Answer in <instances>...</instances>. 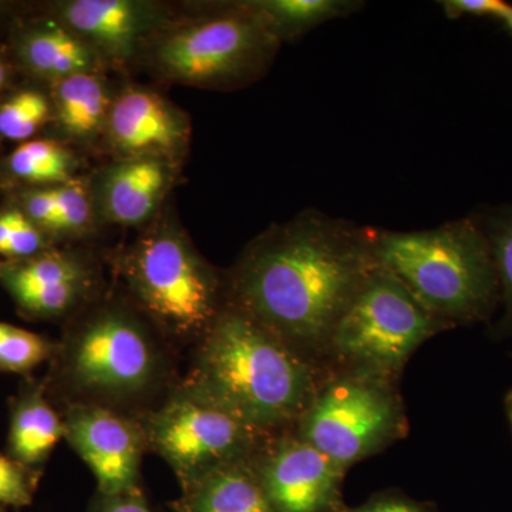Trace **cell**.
I'll list each match as a JSON object with an SVG mask.
<instances>
[{"label":"cell","instance_id":"obj_19","mask_svg":"<svg viewBox=\"0 0 512 512\" xmlns=\"http://www.w3.org/2000/svg\"><path fill=\"white\" fill-rule=\"evenodd\" d=\"M491 254L500 285V316L493 325L495 338L512 336V200L488 205L476 211Z\"/></svg>","mask_w":512,"mask_h":512},{"label":"cell","instance_id":"obj_4","mask_svg":"<svg viewBox=\"0 0 512 512\" xmlns=\"http://www.w3.org/2000/svg\"><path fill=\"white\" fill-rule=\"evenodd\" d=\"M447 329L396 275L376 264L336 325L325 372L399 380L413 353Z\"/></svg>","mask_w":512,"mask_h":512},{"label":"cell","instance_id":"obj_28","mask_svg":"<svg viewBox=\"0 0 512 512\" xmlns=\"http://www.w3.org/2000/svg\"><path fill=\"white\" fill-rule=\"evenodd\" d=\"M440 5L448 19L471 16V18L498 20L507 9L508 2H504V0H444V2H440Z\"/></svg>","mask_w":512,"mask_h":512},{"label":"cell","instance_id":"obj_10","mask_svg":"<svg viewBox=\"0 0 512 512\" xmlns=\"http://www.w3.org/2000/svg\"><path fill=\"white\" fill-rule=\"evenodd\" d=\"M252 463L276 512H348L346 470L295 431L269 437Z\"/></svg>","mask_w":512,"mask_h":512},{"label":"cell","instance_id":"obj_3","mask_svg":"<svg viewBox=\"0 0 512 512\" xmlns=\"http://www.w3.org/2000/svg\"><path fill=\"white\" fill-rule=\"evenodd\" d=\"M373 249L377 264L450 329L488 323L500 309L493 254L474 212L421 231L373 228Z\"/></svg>","mask_w":512,"mask_h":512},{"label":"cell","instance_id":"obj_18","mask_svg":"<svg viewBox=\"0 0 512 512\" xmlns=\"http://www.w3.org/2000/svg\"><path fill=\"white\" fill-rule=\"evenodd\" d=\"M56 97L62 126L74 137L93 136L109 117L106 87L93 74H74L59 80Z\"/></svg>","mask_w":512,"mask_h":512},{"label":"cell","instance_id":"obj_29","mask_svg":"<svg viewBox=\"0 0 512 512\" xmlns=\"http://www.w3.org/2000/svg\"><path fill=\"white\" fill-rule=\"evenodd\" d=\"M40 247H42V237H40L39 229L20 212L19 220L10 234L3 254L18 256V258H30L39 251Z\"/></svg>","mask_w":512,"mask_h":512},{"label":"cell","instance_id":"obj_26","mask_svg":"<svg viewBox=\"0 0 512 512\" xmlns=\"http://www.w3.org/2000/svg\"><path fill=\"white\" fill-rule=\"evenodd\" d=\"M57 217L52 229L56 231H80L89 224L92 208L89 195L79 181L64 183L55 188Z\"/></svg>","mask_w":512,"mask_h":512},{"label":"cell","instance_id":"obj_13","mask_svg":"<svg viewBox=\"0 0 512 512\" xmlns=\"http://www.w3.org/2000/svg\"><path fill=\"white\" fill-rule=\"evenodd\" d=\"M3 281L26 311L56 316L79 301L87 286V275L70 256L46 254L9 266Z\"/></svg>","mask_w":512,"mask_h":512},{"label":"cell","instance_id":"obj_11","mask_svg":"<svg viewBox=\"0 0 512 512\" xmlns=\"http://www.w3.org/2000/svg\"><path fill=\"white\" fill-rule=\"evenodd\" d=\"M64 437L93 471L99 493L138 488L144 431L133 421L100 406H76L67 414Z\"/></svg>","mask_w":512,"mask_h":512},{"label":"cell","instance_id":"obj_24","mask_svg":"<svg viewBox=\"0 0 512 512\" xmlns=\"http://www.w3.org/2000/svg\"><path fill=\"white\" fill-rule=\"evenodd\" d=\"M49 117V104L42 94L23 92L0 107V134L10 140H26Z\"/></svg>","mask_w":512,"mask_h":512},{"label":"cell","instance_id":"obj_5","mask_svg":"<svg viewBox=\"0 0 512 512\" xmlns=\"http://www.w3.org/2000/svg\"><path fill=\"white\" fill-rule=\"evenodd\" d=\"M397 382L365 373H326L293 431L348 471L406 437L409 420Z\"/></svg>","mask_w":512,"mask_h":512},{"label":"cell","instance_id":"obj_16","mask_svg":"<svg viewBox=\"0 0 512 512\" xmlns=\"http://www.w3.org/2000/svg\"><path fill=\"white\" fill-rule=\"evenodd\" d=\"M167 165L161 158H128L114 167L104 183V210L111 221L137 225L156 210L167 185Z\"/></svg>","mask_w":512,"mask_h":512},{"label":"cell","instance_id":"obj_9","mask_svg":"<svg viewBox=\"0 0 512 512\" xmlns=\"http://www.w3.org/2000/svg\"><path fill=\"white\" fill-rule=\"evenodd\" d=\"M67 375L83 392L121 397L143 392L158 372V355L146 330L124 313L94 316L70 342Z\"/></svg>","mask_w":512,"mask_h":512},{"label":"cell","instance_id":"obj_6","mask_svg":"<svg viewBox=\"0 0 512 512\" xmlns=\"http://www.w3.org/2000/svg\"><path fill=\"white\" fill-rule=\"evenodd\" d=\"M127 276L141 306L178 338L204 336L222 311L214 272L173 229L154 232L137 245Z\"/></svg>","mask_w":512,"mask_h":512},{"label":"cell","instance_id":"obj_34","mask_svg":"<svg viewBox=\"0 0 512 512\" xmlns=\"http://www.w3.org/2000/svg\"><path fill=\"white\" fill-rule=\"evenodd\" d=\"M505 413H507L508 420H510L511 429H512V390L508 392L507 396H505L504 400Z\"/></svg>","mask_w":512,"mask_h":512},{"label":"cell","instance_id":"obj_22","mask_svg":"<svg viewBox=\"0 0 512 512\" xmlns=\"http://www.w3.org/2000/svg\"><path fill=\"white\" fill-rule=\"evenodd\" d=\"M13 174L32 183H67L73 170L72 156L59 144L28 141L10 157Z\"/></svg>","mask_w":512,"mask_h":512},{"label":"cell","instance_id":"obj_31","mask_svg":"<svg viewBox=\"0 0 512 512\" xmlns=\"http://www.w3.org/2000/svg\"><path fill=\"white\" fill-rule=\"evenodd\" d=\"M26 211H28L30 220L52 229L57 217L55 188L30 194L26 200Z\"/></svg>","mask_w":512,"mask_h":512},{"label":"cell","instance_id":"obj_35","mask_svg":"<svg viewBox=\"0 0 512 512\" xmlns=\"http://www.w3.org/2000/svg\"><path fill=\"white\" fill-rule=\"evenodd\" d=\"M5 77H6L5 66H3L2 62H0V87H2L3 82H5Z\"/></svg>","mask_w":512,"mask_h":512},{"label":"cell","instance_id":"obj_25","mask_svg":"<svg viewBox=\"0 0 512 512\" xmlns=\"http://www.w3.org/2000/svg\"><path fill=\"white\" fill-rule=\"evenodd\" d=\"M37 477L33 468L0 454V508L32 504Z\"/></svg>","mask_w":512,"mask_h":512},{"label":"cell","instance_id":"obj_30","mask_svg":"<svg viewBox=\"0 0 512 512\" xmlns=\"http://www.w3.org/2000/svg\"><path fill=\"white\" fill-rule=\"evenodd\" d=\"M90 512H154L148 505L140 488L127 493L106 495L100 494L94 498Z\"/></svg>","mask_w":512,"mask_h":512},{"label":"cell","instance_id":"obj_36","mask_svg":"<svg viewBox=\"0 0 512 512\" xmlns=\"http://www.w3.org/2000/svg\"><path fill=\"white\" fill-rule=\"evenodd\" d=\"M0 512H3V508H0Z\"/></svg>","mask_w":512,"mask_h":512},{"label":"cell","instance_id":"obj_17","mask_svg":"<svg viewBox=\"0 0 512 512\" xmlns=\"http://www.w3.org/2000/svg\"><path fill=\"white\" fill-rule=\"evenodd\" d=\"M64 436V423L42 393L23 394L13 406L10 420V457L33 468L43 463Z\"/></svg>","mask_w":512,"mask_h":512},{"label":"cell","instance_id":"obj_27","mask_svg":"<svg viewBox=\"0 0 512 512\" xmlns=\"http://www.w3.org/2000/svg\"><path fill=\"white\" fill-rule=\"evenodd\" d=\"M348 512H437L433 505L421 503L399 491L373 495L366 503L349 508Z\"/></svg>","mask_w":512,"mask_h":512},{"label":"cell","instance_id":"obj_32","mask_svg":"<svg viewBox=\"0 0 512 512\" xmlns=\"http://www.w3.org/2000/svg\"><path fill=\"white\" fill-rule=\"evenodd\" d=\"M19 217L20 212L16 211L6 212V214L0 215V254H3V251H5L10 234H12L13 229H15Z\"/></svg>","mask_w":512,"mask_h":512},{"label":"cell","instance_id":"obj_15","mask_svg":"<svg viewBox=\"0 0 512 512\" xmlns=\"http://www.w3.org/2000/svg\"><path fill=\"white\" fill-rule=\"evenodd\" d=\"M63 18L76 35L120 59L134 52L147 23L143 6L127 0H74L64 6Z\"/></svg>","mask_w":512,"mask_h":512},{"label":"cell","instance_id":"obj_23","mask_svg":"<svg viewBox=\"0 0 512 512\" xmlns=\"http://www.w3.org/2000/svg\"><path fill=\"white\" fill-rule=\"evenodd\" d=\"M50 350L52 348L42 336L0 323V370L29 372L50 355Z\"/></svg>","mask_w":512,"mask_h":512},{"label":"cell","instance_id":"obj_33","mask_svg":"<svg viewBox=\"0 0 512 512\" xmlns=\"http://www.w3.org/2000/svg\"><path fill=\"white\" fill-rule=\"evenodd\" d=\"M498 23L504 26V29L512 36V5L508 3L507 9L504 10L503 15L497 20Z\"/></svg>","mask_w":512,"mask_h":512},{"label":"cell","instance_id":"obj_2","mask_svg":"<svg viewBox=\"0 0 512 512\" xmlns=\"http://www.w3.org/2000/svg\"><path fill=\"white\" fill-rule=\"evenodd\" d=\"M325 375L231 303L202 336L187 392L274 437L296 426Z\"/></svg>","mask_w":512,"mask_h":512},{"label":"cell","instance_id":"obj_8","mask_svg":"<svg viewBox=\"0 0 512 512\" xmlns=\"http://www.w3.org/2000/svg\"><path fill=\"white\" fill-rule=\"evenodd\" d=\"M144 437L174 468L183 487L212 468L254 457L269 439L188 392L150 417Z\"/></svg>","mask_w":512,"mask_h":512},{"label":"cell","instance_id":"obj_1","mask_svg":"<svg viewBox=\"0 0 512 512\" xmlns=\"http://www.w3.org/2000/svg\"><path fill=\"white\" fill-rule=\"evenodd\" d=\"M376 264L373 228L303 211L249 245L232 303L325 372L336 325Z\"/></svg>","mask_w":512,"mask_h":512},{"label":"cell","instance_id":"obj_21","mask_svg":"<svg viewBox=\"0 0 512 512\" xmlns=\"http://www.w3.org/2000/svg\"><path fill=\"white\" fill-rule=\"evenodd\" d=\"M26 62L37 73L55 79L90 73L93 55L79 36L62 28L40 30L25 45Z\"/></svg>","mask_w":512,"mask_h":512},{"label":"cell","instance_id":"obj_12","mask_svg":"<svg viewBox=\"0 0 512 512\" xmlns=\"http://www.w3.org/2000/svg\"><path fill=\"white\" fill-rule=\"evenodd\" d=\"M109 134L114 147L130 158L173 154L187 140V124L157 94L133 90L111 107Z\"/></svg>","mask_w":512,"mask_h":512},{"label":"cell","instance_id":"obj_14","mask_svg":"<svg viewBox=\"0 0 512 512\" xmlns=\"http://www.w3.org/2000/svg\"><path fill=\"white\" fill-rule=\"evenodd\" d=\"M252 458L212 468L185 485L175 512H276Z\"/></svg>","mask_w":512,"mask_h":512},{"label":"cell","instance_id":"obj_20","mask_svg":"<svg viewBox=\"0 0 512 512\" xmlns=\"http://www.w3.org/2000/svg\"><path fill=\"white\" fill-rule=\"evenodd\" d=\"M279 40L296 39L330 20L346 18L365 6L356 0H264L252 2Z\"/></svg>","mask_w":512,"mask_h":512},{"label":"cell","instance_id":"obj_7","mask_svg":"<svg viewBox=\"0 0 512 512\" xmlns=\"http://www.w3.org/2000/svg\"><path fill=\"white\" fill-rule=\"evenodd\" d=\"M279 42L251 2L171 33L158 47L157 60L178 82L229 86L261 73Z\"/></svg>","mask_w":512,"mask_h":512}]
</instances>
